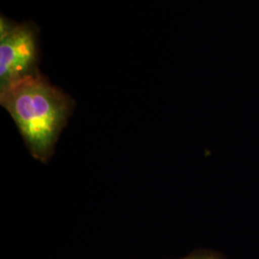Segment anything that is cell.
Returning a JSON list of instances; mask_svg holds the SVG:
<instances>
[{
  "instance_id": "cell-3",
  "label": "cell",
  "mask_w": 259,
  "mask_h": 259,
  "mask_svg": "<svg viewBox=\"0 0 259 259\" xmlns=\"http://www.w3.org/2000/svg\"><path fill=\"white\" fill-rule=\"evenodd\" d=\"M181 259H228L223 253L210 249H198L195 250Z\"/></svg>"
},
{
  "instance_id": "cell-1",
  "label": "cell",
  "mask_w": 259,
  "mask_h": 259,
  "mask_svg": "<svg viewBox=\"0 0 259 259\" xmlns=\"http://www.w3.org/2000/svg\"><path fill=\"white\" fill-rule=\"evenodd\" d=\"M0 104L15 121L31 155L47 162L72 113V98L39 73L0 91Z\"/></svg>"
},
{
  "instance_id": "cell-2",
  "label": "cell",
  "mask_w": 259,
  "mask_h": 259,
  "mask_svg": "<svg viewBox=\"0 0 259 259\" xmlns=\"http://www.w3.org/2000/svg\"><path fill=\"white\" fill-rule=\"evenodd\" d=\"M39 74L37 32L29 23L0 18V91Z\"/></svg>"
}]
</instances>
